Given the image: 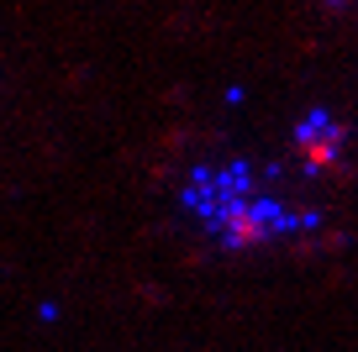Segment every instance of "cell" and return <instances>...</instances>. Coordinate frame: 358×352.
<instances>
[{
	"label": "cell",
	"instance_id": "6da1fadb",
	"mask_svg": "<svg viewBox=\"0 0 358 352\" xmlns=\"http://www.w3.org/2000/svg\"><path fill=\"white\" fill-rule=\"evenodd\" d=\"M185 210L211 237H222L227 247H264V242H285V237L306 231L301 210L285 195H274L258 168L237 163V158L190 168V179H185Z\"/></svg>",
	"mask_w": 358,
	"mask_h": 352
}]
</instances>
